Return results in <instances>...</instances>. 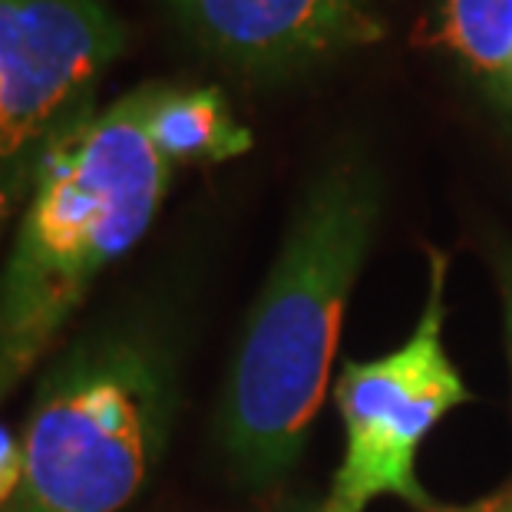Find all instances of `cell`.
I'll return each instance as SVG.
<instances>
[{"instance_id":"obj_8","label":"cell","mask_w":512,"mask_h":512,"mask_svg":"<svg viewBox=\"0 0 512 512\" xmlns=\"http://www.w3.org/2000/svg\"><path fill=\"white\" fill-rule=\"evenodd\" d=\"M430 40L496 96L512 63V0H440Z\"/></svg>"},{"instance_id":"obj_4","label":"cell","mask_w":512,"mask_h":512,"mask_svg":"<svg viewBox=\"0 0 512 512\" xmlns=\"http://www.w3.org/2000/svg\"><path fill=\"white\" fill-rule=\"evenodd\" d=\"M446 255L430 252V291L417 331L377 361H347L334 400L344 420V456L321 512H367L397 496L420 512H446L417 479V446L460 403L473 400L446 357Z\"/></svg>"},{"instance_id":"obj_7","label":"cell","mask_w":512,"mask_h":512,"mask_svg":"<svg viewBox=\"0 0 512 512\" xmlns=\"http://www.w3.org/2000/svg\"><path fill=\"white\" fill-rule=\"evenodd\" d=\"M146 126L172 166L222 162L252 149V133L235 123L225 93L215 86L149 83Z\"/></svg>"},{"instance_id":"obj_10","label":"cell","mask_w":512,"mask_h":512,"mask_svg":"<svg viewBox=\"0 0 512 512\" xmlns=\"http://www.w3.org/2000/svg\"><path fill=\"white\" fill-rule=\"evenodd\" d=\"M493 271H496L499 298H503L506 351H509V367H512V242H499L493 248Z\"/></svg>"},{"instance_id":"obj_11","label":"cell","mask_w":512,"mask_h":512,"mask_svg":"<svg viewBox=\"0 0 512 512\" xmlns=\"http://www.w3.org/2000/svg\"><path fill=\"white\" fill-rule=\"evenodd\" d=\"M446 512H512V483L506 489H499L489 499H479L473 506H463V509H446Z\"/></svg>"},{"instance_id":"obj_5","label":"cell","mask_w":512,"mask_h":512,"mask_svg":"<svg viewBox=\"0 0 512 512\" xmlns=\"http://www.w3.org/2000/svg\"><path fill=\"white\" fill-rule=\"evenodd\" d=\"M123 47L106 0H0V195L34 185L47 146L93 113Z\"/></svg>"},{"instance_id":"obj_1","label":"cell","mask_w":512,"mask_h":512,"mask_svg":"<svg viewBox=\"0 0 512 512\" xmlns=\"http://www.w3.org/2000/svg\"><path fill=\"white\" fill-rule=\"evenodd\" d=\"M377 219V172L357 156L331 162L294 212L222 400V446L252 489L278 483L308 443Z\"/></svg>"},{"instance_id":"obj_9","label":"cell","mask_w":512,"mask_h":512,"mask_svg":"<svg viewBox=\"0 0 512 512\" xmlns=\"http://www.w3.org/2000/svg\"><path fill=\"white\" fill-rule=\"evenodd\" d=\"M20 483H24V443L0 427V512L17 496Z\"/></svg>"},{"instance_id":"obj_6","label":"cell","mask_w":512,"mask_h":512,"mask_svg":"<svg viewBox=\"0 0 512 512\" xmlns=\"http://www.w3.org/2000/svg\"><path fill=\"white\" fill-rule=\"evenodd\" d=\"M176 24L215 63L278 83L387 37L377 0H166Z\"/></svg>"},{"instance_id":"obj_3","label":"cell","mask_w":512,"mask_h":512,"mask_svg":"<svg viewBox=\"0 0 512 512\" xmlns=\"http://www.w3.org/2000/svg\"><path fill=\"white\" fill-rule=\"evenodd\" d=\"M179 374L166 328L116 318L83 331L40 377L24 483L4 512H119L169 443Z\"/></svg>"},{"instance_id":"obj_2","label":"cell","mask_w":512,"mask_h":512,"mask_svg":"<svg viewBox=\"0 0 512 512\" xmlns=\"http://www.w3.org/2000/svg\"><path fill=\"white\" fill-rule=\"evenodd\" d=\"M149 83L70 123L43 152L0 271V400L34 370L93 281L156 219L172 162L146 126Z\"/></svg>"}]
</instances>
